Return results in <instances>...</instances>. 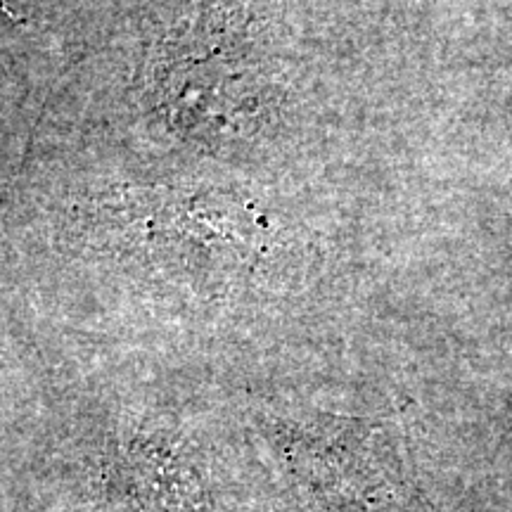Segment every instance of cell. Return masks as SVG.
<instances>
[{
  "mask_svg": "<svg viewBox=\"0 0 512 512\" xmlns=\"http://www.w3.org/2000/svg\"><path fill=\"white\" fill-rule=\"evenodd\" d=\"M427 512H434V508H430V505H427Z\"/></svg>",
  "mask_w": 512,
  "mask_h": 512,
  "instance_id": "cell-1",
  "label": "cell"
}]
</instances>
